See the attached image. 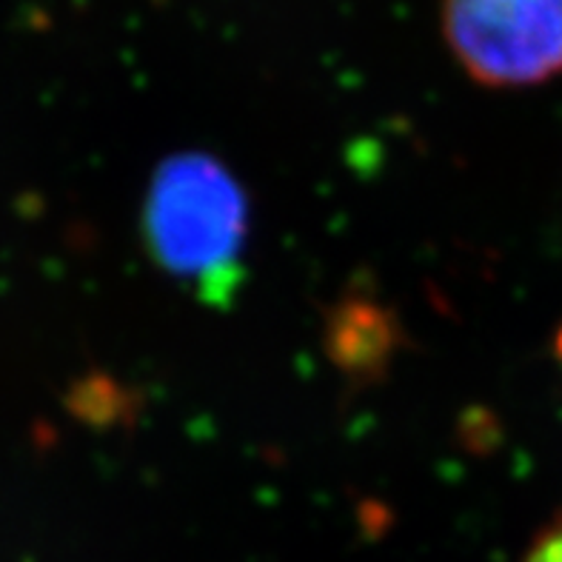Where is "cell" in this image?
<instances>
[{
  "mask_svg": "<svg viewBox=\"0 0 562 562\" xmlns=\"http://www.w3.org/2000/svg\"><path fill=\"white\" fill-rule=\"evenodd\" d=\"M522 562H562V512L537 531Z\"/></svg>",
  "mask_w": 562,
  "mask_h": 562,
  "instance_id": "obj_3",
  "label": "cell"
},
{
  "mask_svg": "<svg viewBox=\"0 0 562 562\" xmlns=\"http://www.w3.org/2000/svg\"><path fill=\"white\" fill-rule=\"evenodd\" d=\"M440 26L480 86L526 89L562 75V0H440Z\"/></svg>",
  "mask_w": 562,
  "mask_h": 562,
  "instance_id": "obj_2",
  "label": "cell"
},
{
  "mask_svg": "<svg viewBox=\"0 0 562 562\" xmlns=\"http://www.w3.org/2000/svg\"><path fill=\"white\" fill-rule=\"evenodd\" d=\"M249 200L209 151H178L151 175L143 200V243L166 274L212 306H228L243 280Z\"/></svg>",
  "mask_w": 562,
  "mask_h": 562,
  "instance_id": "obj_1",
  "label": "cell"
}]
</instances>
